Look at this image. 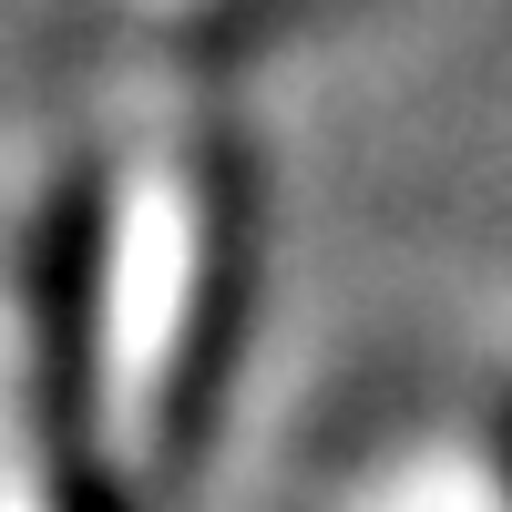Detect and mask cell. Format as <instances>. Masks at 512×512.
<instances>
[{
    "label": "cell",
    "instance_id": "cell-1",
    "mask_svg": "<svg viewBox=\"0 0 512 512\" xmlns=\"http://www.w3.org/2000/svg\"><path fill=\"white\" fill-rule=\"evenodd\" d=\"M72 512H113V502H103V492H82V502H72Z\"/></svg>",
    "mask_w": 512,
    "mask_h": 512
}]
</instances>
